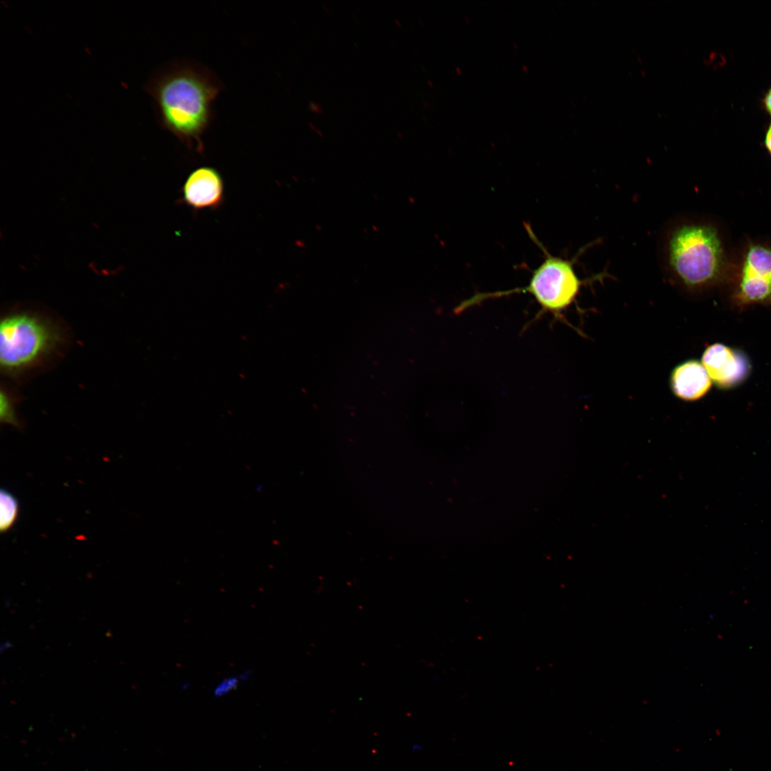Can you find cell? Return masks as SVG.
Masks as SVG:
<instances>
[{"instance_id": "6da1fadb", "label": "cell", "mask_w": 771, "mask_h": 771, "mask_svg": "<svg viewBox=\"0 0 771 771\" xmlns=\"http://www.w3.org/2000/svg\"><path fill=\"white\" fill-rule=\"evenodd\" d=\"M657 255L665 279L686 294L704 293L725 278L723 246L710 223L680 215L671 218L660 233Z\"/></svg>"}, {"instance_id": "7a4b0ae2", "label": "cell", "mask_w": 771, "mask_h": 771, "mask_svg": "<svg viewBox=\"0 0 771 771\" xmlns=\"http://www.w3.org/2000/svg\"><path fill=\"white\" fill-rule=\"evenodd\" d=\"M222 89L208 69L181 64L163 69L148 82L160 124L187 147L203 151L202 137L213 118V104Z\"/></svg>"}, {"instance_id": "3957f363", "label": "cell", "mask_w": 771, "mask_h": 771, "mask_svg": "<svg viewBox=\"0 0 771 771\" xmlns=\"http://www.w3.org/2000/svg\"><path fill=\"white\" fill-rule=\"evenodd\" d=\"M529 235L543 251V261L533 271L528 283L523 287L503 291L478 293L463 301L457 306L459 313L485 300L510 296L515 293L531 295L541 308L543 313L548 312L555 317L568 308L574 302L584 285L602 280L608 276L606 271L595 274L585 279L580 278L575 263L593 243L583 247L572 258L553 256L538 241L532 230L526 227Z\"/></svg>"}, {"instance_id": "277c9868", "label": "cell", "mask_w": 771, "mask_h": 771, "mask_svg": "<svg viewBox=\"0 0 771 771\" xmlns=\"http://www.w3.org/2000/svg\"><path fill=\"white\" fill-rule=\"evenodd\" d=\"M56 329L29 313L5 317L0 325V363L6 372L28 368L49 354L59 342Z\"/></svg>"}, {"instance_id": "5b68a950", "label": "cell", "mask_w": 771, "mask_h": 771, "mask_svg": "<svg viewBox=\"0 0 771 771\" xmlns=\"http://www.w3.org/2000/svg\"><path fill=\"white\" fill-rule=\"evenodd\" d=\"M732 300L740 309L771 305V246H747L735 273Z\"/></svg>"}, {"instance_id": "8992f818", "label": "cell", "mask_w": 771, "mask_h": 771, "mask_svg": "<svg viewBox=\"0 0 771 771\" xmlns=\"http://www.w3.org/2000/svg\"><path fill=\"white\" fill-rule=\"evenodd\" d=\"M225 198V186L221 174L211 166H201L192 171L185 180L178 203L195 212L221 207Z\"/></svg>"}, {"instance_id": "52a82bcc", "label": "cell", "mask_w": 771, "mask_h": 771, "mask_svg": "<svg viewBox=\"0 0 771 771\" xmlns=\"http://www.w3.org/2000/svg\"><path fill=\"white\" fill-rule=\"evenodd\" d=\"M701 363L712 383L722 389L741 383L750 372V364L745 356L720 343L706 348Z\"/></svg>"}, {"instance_id": "ba28073f", "label": "cell", "mask_w": 771, "mask_h": 771, "mask_svg": "<svg viewBox=\"0 0 771 771\" xmlns=\"http://www.w3.org/2000/svg\"><path fill=\"white\" fill-rule=\"evenodd\" d=\"M669 381L672 394L686 402L701 399L712 386V381L705 368L695 359L684 361L675 366Z\"/></svg>"}, {"instance_id": "9c48e42d", "label": "cell", "mask_w": 771, "mask_h": 771, "mask_svg": "<svg viewBox=\"0 0 771 771\" xmlns=\"http://www.w3.org/2000/svg\"><path fill=\"white\" fill-rule=\"evenodd\" d=\"M19 514V503L16 497L6 488L0 492V531L6 533L15 524Z\"/></svg>"}, {"instance_id": "30bf717a", "label": "cell", "mask_w": 771, "mask_h": 771, "mask_svg": "<svg viewBox=\"0 0 771 771\" xmlns=\"http://www.w3.org/2000/svg\"><path fill=\"white\" fill-rule=\"evenodd\" d=\"M0 417L1 420L3 423H9L11 425L18 424V420L15 415L10 399L3 393H1V395Z\"/></svg>"}, {"instance_id": "8fae6325", "label": "cell", "mask_w": 771, "mask_h": 771, "mask_svg": "<svg viewBox=\"0 0 771 771\" xmlns=\"http://www.w3.org/2000/svg\"><path fill=\"white\" fill-rule=\"evenodd\" d=\"M240 677L230 676L219 682L213 690L216 697H221L235 690L241 681Z\"/></svg>"}, {"instance_id": "7c38bea8", "label": "cell", "mask_w": 771, "mask_h": 771, "mask_svg": "<svg viewBox=\"0 0 771 771\" xmlns=\"http://www.w3.org/2000/svg\"><path fill=\"white\" fill-rule=\"evenodd\" d=\"M762 103L766 111L771 116V87L765 94Z\"/></svg>"}, {"instance_id": "4fadbf2b", "label": "cell", "mask_w": 771, "mask_h": 771, "mask_svg": "<svg viewBox=\"0 0 771 771\" xmlns=\"http://www.w3.org/2000/svg\"><path fill=\"white\" fill-rule=\"evenodd\" d=\"M308 109L316 114H321L323 112V107L321 104L316 101H311L308 104Z\"/></svg>"}, {"instance_id": "5bb4252c", "label": "cell", "mask_w": 771, "mask_h": 771, "mask_svg": "<svg viewBox=\"0 0 771 771\" xmlns=\"http://www.w3.org/2000/svg\"><path fill=\"white\" fill-rule=\"evenodd\" d=\"M765 145L767 150L771 155V122L767 129L765 139Z\"/></svg>"}, {"instance_id": "9a60e30c", "label": "cell", "mask_w": 771, "mask_h": 771, "mask_svg": "<svg viewBox=\"0 0 771 771\" xmlns=\"http://www.w3.org/2000/svg\"><path fill=\"white\" fill-rule=\"evenodd\" d=\"M394 22H395V25H396V26H397L398 27L400 28V27L402 26V24H401V22H400V20H398V19H394Z\"/></svg>"}, {"instance_id": "2e32d148", "label": "cell", "mask_w": 771, "mask_h": 771, "mask_svg": "<svg viewBox=\"0 0 771 771\" xmlns=\"http://www.w3.org/2000/svg\"><path fill=\"white\" fill-rule=\"evenodd\" d=\"M308 125L309 128H310L311 129H312L313 131H314V130H315V129L316 128V127L315 126V125H314L313 124H312L311 122H308Z\"/></svg>"}, {"instance_id": "e0dca14e", "label": "cell", "mask_w": 771, "mask_h": 771, "mask_svg": "<svg viewBox=\"0 0 771 771\" xmlns=\"http://www.w3.org/2000/svg\"><path fill=\"white\" fill-rule=\"evenodd\" d=\"M314 131H315V132H316V133H317L318 135H319V136H323V132H322V131H321V130H320V129H318V128H316V129L314 130Z\"/></svg>"}, {"instance_id": "ac0fdd59", "label": "cell", "mask_w": 771, "mask_h": 771, "mask_svg": "<svg viewBox=\"0 0 771 771\" xmlns=\"http://www.w3.org/2000/svg\"><path fill=\"white\" fill-rule=\"evenodd\" d=\"M323 8L324 11H326V13H328V14L329 13V9H328V7H327V6H326V5H323Z\"/></svg>"}, {"instance_id": "d6986e66", "label": "cell", "mask_w": 771, "mask_h": 771, "mask_svg": "<svg viewBox=\"0 0 771 771\" xmlns=\"http://www.w3.org/2000/svg\"><path fill=\"white\" fill-rule=\"evenodd\" d=\"M397 134L399 136V138H402V134L398 132Z\"/></svg>"}]
</instances>
